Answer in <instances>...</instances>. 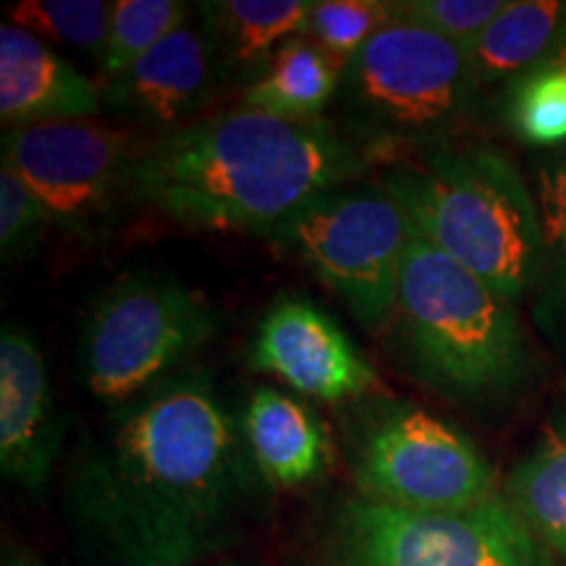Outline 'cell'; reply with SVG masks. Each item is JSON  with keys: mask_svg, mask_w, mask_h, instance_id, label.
<instances>
[{"mask_svg": "<svg viewBox=\"0 0 566 566\" xmlns=\"http://www.w3.org/2000/svg\"><path fill=\"white\" fill-rule=\"evenodd\" d=\"M268 491L244 420L184 367L118 405L71 467L66 514L103 566H202L242 543Z\"/></svg>", "mask_w": 566, "mask_h": 566, "instance_id": "1", "label": "cell"}, {"mask_svg": "<svg viewBox=\"0 0 566 566\" xmlns=\"http://www.w3.org/2000/svg\"><path fill=\"white\" fill-rule=\"evenodd\" d=\"M365 171L334 124L239 108L145 142L132 202L195 231L271 233L315 197Z\"/></svg>", "mask_w": 566, "mask_h": 566, "instance_id": "2", "label": "cell"}, {"mask_svg": "<svg viewBox=\"0 0 566 566\" xmlns=\"http://www.w3.org/2000/svg\"><path fill=\"white\" fill-rule=\"evenodd\" d=\"M409 233L485 281L509 302L537 292L543 229L537 200L516 166L488 145L441 150L388 174Z\"/></svg>", "mask_w": 566, "mask_h": 566, "instance_id": "3", "label": "cell"}, {"mask_svg": "<svg viewBox=\"0 0 566 566\" xmlns=\"http://www.w3.org/2000/svg\"><path fill=\"white\" fill-rule=\"evenodd\" d=\"M391 325L409 370L462 405H501L533 370L514 302L415 237Z\"/></svg>", "mask_w": 566, "mask_h": 566, "instance_id": "4", "label": "cell"}, {"mask_svg": "<svg viewBox=\"0 0 566 566\" xmlns=\"http://www.w3.org/2000/svg\"><path fill=\"white\" fill-rule=\"evenodd\" d=\"M216 328L210 302L176 275H122L97 296L82 325L84 386L105 405H126L184 370Z\"/></svg>", "mask_w": 566, "mask_h": 566, "instance_id": "5", "label": "cell"}, {"mask_svg": "<svg viewBox=\"0 0 566 566\" xmlns=\"http://www.w3.org/2000/svg\"><path fill=\"white\" fill-rule=\"evenodd\" d=\"M315 566H556L504 495L415 512L354 495L331 516Z\"/></svg>", "mask_w": 566, "mask_h": 566, "instance_id": "6", "label": "cell"}, {"mask_svg": "<svg viewBox=\"0 0 566 566\" xmlns=\"http://www.w3.org/2000/svg\"><path fill=\"white\" fill-rule=\"evenodd\" d=\"M268 239L313 271L367 331L391 323L412 233L384 187L315 197Z\"/></svg>", "mask_w": 566, "mask_h": 566, "instance_id": "7", "label": "cell"}, {"mask_svg": "<svg viewBox=\"0 0 566 566\" xmlns=\"http://www.w3.org/2000/svg\"><path fill=\"white\" fill-rule=\"evenodd\" d=\"M480 90L462 48L394 17L346 63L338 95L378 137L430 139L462 122Z\"/></svg>", "mask_w": 566, "mask_h": 566, "instance_id": "8", "label": "cell"}, {"mask_svg": "<svg viewBox=\"0 0 566 566\" xmlns=\"http://www.w3.org/2000/svg\"><path fill=\"white\" fill-rule=\"evenodd\" d=\"M352 475L365 499L415 512H459L499 495L478 443L405 401L365 415L354 430Z\"/></svg>", "mask_w": 566, "mask_h": 566, "instance_id": "9", "label": "cell"}, {"mask_svg": "<svg viewBox=\"0 0 566 566\" xmlns=\"http://www.w3.org/2000/svg\"><path fill=\"white\" fill-rule=\"evenodd\" d=\"M147 139L129 126L55 122L3 132V166L45 202L71 237H97L132 200V176Z\"/></svg>", "mask_w": 566, "mask_h": 566, "instance_id": "10", "label": "cell"}, {"mask_svg": "<svg viewBox=\"0 0 566 566\" xmlns=\"http://www.w3.org/2000/svg\"><path fill=\"white\" fill-rule=\"evenodd\" d=\"M250 365L321 401L359 399L378 386L373 365L334 317L302 296L271 304L258 325Z\"/></svg>", "mask_w": 566, "mask_h": 566, "instance_id": "11", "label": "cell"}, {"mask_svg": "<svg viewBox=\"0 0 566 566\" xmlns=\"http://www.w3.org/2000/svg\"><path fill=\"white\" fill-rule=\"evenodd\" d=\"M63 446V415L34 338L19 325L0 334V470L9 483L40 491Z\"/></svg>", "mask_w": 566, "mask_h": 566, "instance_id": "12", "label": "cell"}, {"mask_svg": "<svg viewBox=\"0 0 566 566\" xmlns=\"http://www.w3.org/2000/svg\"><path fill=\"white\" fill-rule=\"evenodd\" d=\"M218 84L221 76L212 63L208 40L187 24L101 87L103 103L118 116L174 132L176 124L189 122L212 101Z\"/></svg>", "mask_w": 566, "mask_h": 566, "instance_id": "13", "label": "cell"}, {"mask_svg": "<svg viewBox=\"0 0 566 566\" xmlns=\"http://www.w3.org/2000/svg\"><path fill=\"white\" fill-rule=\"evenodd\" d=\"M103 87L48 42L21 27H0V118L6 129L87 122L103 111Z\"/></svg>", "mask_w": 566, "mask_h": 566, "instance_id": "14", "label": "cell"}, {"mask_svg": "<svg viewBox=\"0 0 566 566\" xmlns=\"http://www.w3.org/2000/svg\"><path fill=\"white\" fill-rule=\"evenodd\" d=\"M244 433L265 483L279 491L325 478L336 462L328 424L294 396L258 388L244 409Z\"/></svg>", "mask_w": 566, "mask_h": 566, "instance_id": "15", "label": "cell"}, {"mask_svg": "<svg viewBox=\"0 0 566 566\" xmlns=\"http://www.w3.org/2000/svg\"><path fill=\"white\" fill-rule=\"evenodd\" d=\"M313 0H205L200 32L221 82L260 80L283 42L307 32Z\"/></svg>", "mask_w": 566, "mask_h": 566, "instance_id": "16", "label": "cell"}, {"mask_svg": "<svg viewBox=\"0 0 566 566\" xmlns=\"http://www.w3.org/2000/svg\"><path fill=\"white\" fill-rule=\"evenodd\" d=\"M564 32L566 3L562 0H509L499 19L464 53L480 87L509 84L537 63L554 59Z\"/></svg>", "mask_w": 566, "mask_h": 566, "instance_id": "17", "label": "cell"}, {"mask_svg": "<svg viewBox=\"0 0 566 566\" xmlns=\"http://www.w3.org/2000/svg\"><path fill=\"white\" fill-rule=\"evenodd\" d=\"M501 495L554 562L566 566V417L551 422L514 464Z\"/></svg>", "mask_w": 566, "mask_h": 566, "instance_id": "18", "label": "cell"}, {"mask_svg": "<svg viewBox=\"0 0 566 566\" xmlns=\"http://www.w3.org/2000/svg\"><path fill=\"white\" fill-rule=\"evenodd\" d=\"M342 61L300 34L275 51L265 74L244 90L242 105L289 122H317L342 87Z\"/></svg>", "mask_w": 566, "mask_h": 566, "instance_id": "19", "label": "cell"}, {"mask_svg": "<svg viewBox=\"0 0 566 566\" xmlns=\"http://www.w3.org/2000/svg\"><path fill=\"white\" fill-rule=\"evenodd\" d=\"M543 229V275L537 315L551 334L566 331V147L537 168L535 189Z\"/></svg>", "mask_w": 566, "mask_h": 566, "instance_id": "20", "label": "cell"}, {"mask_svg": "<svg viewBox=\"0 0 566 566\" xmlns=\"http://www.w3.org/2000/svg\"><path fill=\"white\" fill-rule=\"evenodd\" d=\"M504 118L516 139L535 147L566 145V66L548 59L506 84Z\"/></svg>", "mask_w": 566, "mask_h": 566, "instance_id": "21", "label": "cell"}, {"mask_svg": "<svg viewBox=\"0 0 566 566\" xmlns=\"http://www.w3.org/2000/svg\"><path fill=\"white\" fill-rule=\"evenodd\" d=\"M189 6L179 0H116L111 6L108 40L101 51L103 82L116 80L168 34L189 24Z\"/></svg>", "mask_w": 566, "mask_h": 566, "instance_id": "22", "label": "cell"}, {"mask_svg": "<svg viewBox=\"0 0 566 566\" xmlns=\"http://www.w3.org/2000/svg\"><path fill=\"white\" fill-rule=\"evenodd\" d=\"M111 6L103 0H21L9 9V19L42 42L95 51L101 59L108 40Z\"/></svg>", "mask_w": 566, "mask_h": 566, "instance_id": "23", "label": "cell"}, {"mask_svg": "<svg viewBox=\"0 0 566 566\" xmlns=\"http://www.w3.org/2000/svg\"><path fill=\"white\" fill-rule=\"evenodd\" d=\"M394 19L386 0H317L304 38H310L344 66L380 27Z\"/></svg>", "mask_w": 566, "mask_h": 566, "instance_id": "24", "label": "cell"}, {"mask_svg": "<svg viewBox=\"0 0 566 566\" xmlns=\"http://www.w3.org/2000/svg\"><path fill=\"white\" fill-rule=\"evenodd\" d=\"M509 0H394L391 13L467 48L499 19Z\"/></svg>", "mask_w": 566, "mask_h": 566, "instance_id": "25", "label": "cell"}, {"mask_svg": "<svg viewBox=\"0 0 566 566\" xmlns=\"http://www.w3.org/2000/svg\"><path fill=\"white\" fill-rule=\"evenodd\" d=\"M51 226L53 216L45 202L19 174L0 166V254L6 263L30 258Z\"/></svg>", "mask_w": 566, "mask_h": 566, "instance_id": "26", "label": "cell"}, {"mask_svg": "<svg viewBox=\"0 0 566 566\" xmlns=\"http://www.w3.org/2000/svg\"><path fill=\"white\" fill-rule=\"evenodd\" d=\"M3 566H45V564L34 562V558H30V556H9L3 562Z\"/></svg>", "mask_w": 566, "mask_h": 566, "instance_id": "27", "label": "cell"}, {"mask_svg": "<svg viewBox=\"0 0 566 566\" xmlns=\"http://www.w3.org/2000/svg\"><path fill=\"white\" fill-rule=\"evenodd\" d=\"M554 59H556V61H562V63H564V66H566V32H564V38H562V42H558V48H556Z\"/></svg>", "mask_w": 566, "mask_h": 566, "instance_id": "28", "label": "cell"}, {"mask_svg": "<svg viewBox=\"0 0 566 566\" xmlns=\"http://www.w3.org/2000/svg\"><path fill=\"white\" fill-rule=\"evenodd\" d=\"M208 566H250V564L237 562V558H223V562H216V564H208Z\"/></svg>", "mask_w": 566, "mask_h": 566, "instance_id": "29", "label": "cell"}]
</instances>
